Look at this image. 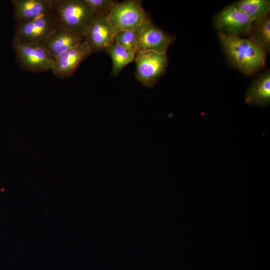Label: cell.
<instances>
[{"instance_id": "6da1fadb", "label": "cell", "mask_w": 270, "mask_h": 270, "mask_svg": "<svg viewBox=\"0 0 270 270\" xmlns=\"http://www.w3.org/2000/svg\"><path fill=\"white\" fill-rule=\"evenodd\" d=\"M218 38L230 60L246 74H250L265 62L266 51L249 38L219 33Z\"/></svg>"}, {"instance_id": "7a4b0ae2", "label": "cell", "mask_w": 270, "mask_h": 270, "mask_svg": "<svg viewBox=\"0 0 270 270\" xmlns=\"http://www.w3.org/2000/svg\"><path fill=\"white\" fill-rule=\"evenodd\" d=\"M52 10L59 26L84 36L94 16L86 0H54Z\"/></svg>"}, {"instance_id": "3957f363", "label": "cell", "mask_w": 270, "mask_h": 270, "mask_svg": "<svg viewBox=\"0 0 270 270\" xmlns=\"http://www.w3.org/2000/svg\"><path fill=\"white\" fill-rule=\"evenodd\" d=\"M12 44L17 62L25 70L41 72L52 70L54 58L42 44L25 43L15 37Z\"/></svg>"}, {"instance_id": "277c9868", "label": "cell", "mask_w": 270, "mask_h": 270, "mask_svg": "<svg viewBox=\"0 0 270 270\" xmlns=\"http://www.w3.org/2000/svg\"><path fill=\"white\" fill-rule=\"evenodd\" d=\"M58 24L52 10L32 20L17 23L14 37L28 44H43Z\"/></svg>"}, {"instance_id": "5b68a950", "label": "cell", "mask_w": 270, "mask_h": 270, "mask_svg": "<svg viewBox=\"0 0 270 270\" xmlns=\"http://www.w3.org/2000/svg\"><path fill=\"white\" fill-rule=\"evenodd\" d=\"M146 17L142 1L138 0L117 2L106 16L116 33L123 30H136Z\"/></svg>"}, {"instance_id": "8992f818", "label": "cell", "mask_w": 270, "mask_h": 270, "mask_svg": "<svg viewBox=\"0 0 270 270\" xmlns=\"http://www.w3.org/2000/svg\"><path fill=\"white\" fill-rule=\"evenodd\" d=\"M136 77L142 85L152 87L164 74L168 64L166 53L140 51L136 53Z\"/></svg>"}, {"instance_id": "52a82bcc", "label": "cell", "mask_w": 270, "mask_h": 270, "mask_svg": "<svg viewBox=\"0 0 270 270\" xmlns=\"http://www.w3.org/2000/svg\"><path fill=\"white\" fill-rule=\"evenodd\" d=\"M137 52L155 51L166 53L174 38L158 28L146 17L136 30Z\"/></svg>"}, {"instance_id": "ba28073f", "label": "cell", "mask_w": 270, "mask_h": 270, "mask_svg": "<svg viewBox=\"0 0 270 270\" xmlns=\"http://www.w3.org/2000/svg\"><path fill=\"white\" fill-rule=\"evenodd\" d=\"M253 21L234 4L222 10L215 17L214 24L220 32L233 36L247 34Z\"/></svg>"}, {"instance_id": "9c48e42d", "label": "cell", "mask_w": 270, "mask_h": 270, "mask_svg": "<svg viewBox=\"0 0 270 270\" xmlns=\"http://www.w3.org/2000/svg\"><path fill=\"white\" fill-rule=\"evenodd\" d=\"M116 32L106 16L95 14L84 34L92 54L106 50L114 40Z\"/></svg>"}, {"instance_id": "30bf717a", "label": "cell", "mask_w": 270, "mask_h": 270, "mask_svg": "<svg viewBox=\"0 0 270 270\" xmlns=\"http://www.w3.org/2000/svg\"><path fill=\"white\" fill-rule=\"evenodd\" d=\"M91 54L88 46L84 41L55 57L51 70L54 76L59 78L70 77Z\"/></svg>"}, {"instance_id": "8fae6325", "label": "cell", "mask_w": 270, "mask_h": 270, "mask_svg": "<svg viewBox=\"0 0 270 270\" xmlns=\"http://www.w3.org/2000/svg\"><path fill=\"white\" fill-rule=\"evenodd\" d=\"M84 41V36L58 26L42 46L54 58Z\"/></svg>"}, {"instance_id": "7c38bea8", "label": "cell", "mask_w": 270, "mask_h": 270, "mask_svg": "<svg viewBox=\"0 0 270 270\" xmlns=\"http://www.w3.org/2000/svg\"><path fill=\"white\" fill-rule=\"evenodd\" d=\"M54 0H12L17 23L29 20L50 11Z\"/></svg>"}, {"instance_id": "4fadbf2b", "label": "cell", "mask_w": 270, "mask_h": 270, "mask_svg": "<svg viewBox=\"0 0 270 270\" xmlns=\"http://www.w3.org/2000/svg\"><path fill=\"white\" fill-rule=\"evenodd\" d=\"M249 104L266 106L270 102V72H266L257 78L249 87L245 96Z\"/></svg>"}, {"instance_id": "5bb4252c", "label": "cell", "mask_w": 270, "mask_h": 270, "mask_svg": "<svg viewBox=\"0 0 270 270\" xmlns=\"http://www.w3.org/2000/svg\"><path fill=\"white\" fill-rule=\"evenodd\" d=\"M111 58L112 66V74L118 75L128 64L134 60L136 53L129 50L114 40L106 50Z\"/></svg>"}, {"instance_id": "9a60e30c", "label": "cell", "mask_w": 270, "mask_h": 270, "mask_svg": "<svg viewBox=\"0 0 270 270\" xmlns=\"http://www.w3.org/2000/svg\"><path fill=\"white\" fill-rule=\"evenodd\" d=\"M234 4L244 12L253 22L268 16L270 10L269 0H242Z\"/></svg>"}, {"instance_id": "2e32d148", "label": "cell", "mask_w": 270, "mask_h": 270, "mask_svg": "<svg viewBox=\"0 0 270 270\" xmlns=\"http://www.w3.org/2000/svg\"><path fill=\"white\" fill-rule=\"evenodd\" d=\"M249 39L266 50L270 48V19L269 16L254 22L248 34Z\"/></svg>"}, {"instance_id": "e0dca14e", "label": "cell", "mask_w": 270, "mask_h": 270, "mask_svg": "<svg viewBox=\"0 0 270 270\" xmlns=\"http://www.w3.org/2000/svg\"><path fill=\"white\" fill-rule=\"evenodd\" d=\"M114 40L124 48L136 53V34L135 30L118 31L114 35Z\"/></svg>"}, {"instance_id": "ac0fdd59", "label": "cell", "mask_w": 270, "mask_h": 270, "mask_svg": "<svg viewBox=\"0 0 270 270\" xmlns=\"http://www.w3.org/2000/svg\"><path fill=\"white\" fill-rule=\"evenodd\" d=\"M95 14L106 16L117 1L112 0H86Z\"/></svg>"}]
</instances>
